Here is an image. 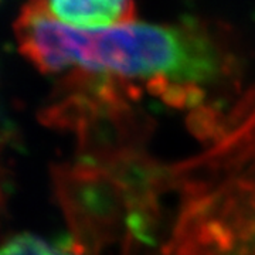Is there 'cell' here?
Segmentation results:
<instances>
[{
    "label": "cell",
    "instance_id": "6da1fadb",
    "mask_svg": "<svg viewBox=\"0 0 255 255\" xmlns=\"http://www.w3.org/2000/svg\"><path fill=\"white\" fill-rule=\"evenodd\" d=\"M14 33L21 54L44 74L74 67L122 77L203 81L220 67L209 30L193 18L82 30L60 21L46 0H28L14 21Z\"/></svg>",
    "mask_w": 255,
    "mask_h": 255
},
{
    "label": "cell",
    "instance_id": "277c9868",
    "mask_svg": "<svg viewBox=\"0 0 255 255\" xmlns=\"http://www.w3.org/2000/svg\"><path fill=\"white\" fill-rule=\"evenodd\" d=\"M4 1H6V0H0V4H1V3H4Z\"/></svg>",
    "mask_w": 255,
    "mask_h": 255
},
{
    "label": "cell",
    "instance_id": "7a4b0ae2",
    "mask_svg": "<svg viewBox=\"0 0 255 255\" xmlns=\"http://www.w3.org/2000/svg\"><path fill=\"white\" fill-rule=\"evenodd\" d=\"M55 17L82 30H100L133 23L135 0H46Z\"/></svg>",
    "mask_w": 255,
    "mask_h": 255
},
{
    "label": "cell",
    "instance_id": "3957f363",
    "mask_svg": "<svg viewBox=\"0 0 255 255\" xmlns=\"http://www.w3.org/2000/svg\"><path fill=\"white\" fill-rule=\"evenodd\" d=\"M0 255H74L34 234H18L0 243Z\"/></svg>",
    "mask_w": 255,
    "mask_h": 255
}]
</instances>
